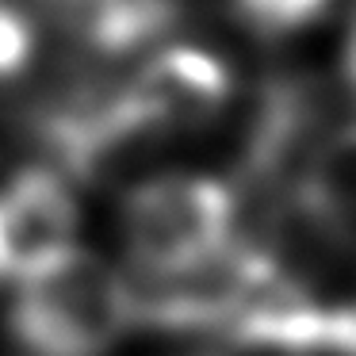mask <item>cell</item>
I'll list each match as a JSON object with an SVG mask.
<instances>
[{
    "label": "cell",
    "instance_id": "cell-1",
    "mask_svg": "<svg viewBox=\"0 0 356 356\" xmlns=\"http://www.w3.org/2000/svg\"><path fill=\"white\" fill-rule=\"evenodd\" d=\"M4 325L19 356H108L131 330L127 276L104 257L70 249L16 284Z\"/></svg>",
    "mask_w": 356,
    "mask_h": 356
},
{
    "label": "cell",
    "instance_id": "cell-2",
    "mask_svg": "<svg viewBox=\"0 0 356 356\" xmlns=\"http://www.w3.org/2000/svg\"><path fill=\"white\" fill-rule=\"evenodd\" d=\"M131 276H169L218 257L238 241V188L200 172L142 180L123 200Z\"/></svg>",
    "mask_w": 356,
    "mask_h": 356
},
{
    "label": "cell",
    "instance_id": "cell-3",
    "mask_svg": "<svg viewBox=\"0 0 356 356\" xmlns=\"http://www.w3.org/2000/svg\"><path fill=\"white\" fill-rule=\"evenodd\" d=\"M27 131L47 154V169L73 180L104 172L142 142L123 100V81L115 85L100 77H77L42 92L27 115Z\"/></svg>",
    "mask_w": 356,
    "mask_h": 356
},
{
    "label": "cell",
    "instance_id": "cell-4",
    "mask_svg": "<svg viewBox=\"0 0 356 356\" xmlns=\"http://www.w3.org/2000/svg\"><path fill=\"white\" fill-rule=\"evenodd\" d=\"M230 65L200 47L157 50L123 81V100L142 142L200 131L230 104Z\"/></svg>",
    "mask_w": 356,
    "mask_h": 356
},
{
    "label": "cell",
    "instance_id": "cell-5",
    "mask_svg": "<svg viewBox=\"0 0 356 356\" xmlns=\"http://www.w3.org/2000/svg\"><path fill=\"white\" fill-rule=\"evenodd\" d=\"M73 238L77 203L65 177L47 165H31L0 184V284H24L77 249Z\"/></svg>",
    "mask_w": 356,
    "mask_h": 356
},
{
    "label": "cell",
    "instance_id": "cell-6",
    "mask_svg": "<svg viewBox=\"0 0 356 356\" xmlns=\"http://www.w3.org/2000/svg\"><path fill=\"white\" fill-rule=\"evenodd\" d=\"M188 0H42L47 16L96 58H127L161 42Z\"/></svg>",
    "mask_w": 356,
    "mask_h": 356
},
{
    "label": "cell",
    "instance_id": "cell-7",
    "mask_svg": "<svg viewBox=\"0 0 356 356\" xmlns=\"http://www.w3.org/2000/svg\"><path fill=\"white\" fill-rule=\"evenodd\" d=\"M272 211L291 215L333 249L356 253V123L333 131L318 146L299 188Z\"/></svg>",
    "mask_w": 356,
    "mask_h": 356
},
{
    "label": "cell",
    "instance_id": "cell-8",
    "mask_svg": "<svg viewBox=\"0 0 356 356\" xmlns=\"http://www.w3.org/2000/svg\"><path fill=\"white\" fill-rule=\"evenodd\" d=\"M325 8L330 0H234V16L257 39H287L322 19Z\"/></svg>",
    "mask_w": 356,
    "mask_h": 356
},
{
    "label": "cell",
    "instance_id": "cell-9",
    "mask_svg": "<svg viewBox=\"0 0 356 356\" xmlns=\"http://www.w3.org/2000/svg\"><path fill=\"white\" fill-rule=\"evenodd\" d=\"M35 54V27L27 12L12 0H0V81H12L27 70Z\"/></svg>",
    "mask_w": 356,
    "mask_h": 356
},
{
    "label": "cell",
    "instance_id": "cell-10",
    "mask_svg": "<svg viewBox=\"0 0 356 356\" xmlns=\"http://www.w3.org/2000/svg\"><path fill=\"white\" fill-rule=\"evenodd\" d=\"M341 70H345V85L356 96V8L348 19V35H345V54H341Z\"/></svg>",
    "mask_w": 356,
    "mask_h": 356
},
{
    "label": "cell",
    "instance_id": "cell-11",
    "mask_svg": "<svg viewBox=\"0 0 356 356\" xmlns=\"http://www.w3.org/2000/svg\"><path fill=\"white\" fill-rule=\"evenodd\" d=\"M195 356H215V353H195Z\"/></svg>",
    "mask_w": 356,
    "mask_h": 356
}]
</instances>
